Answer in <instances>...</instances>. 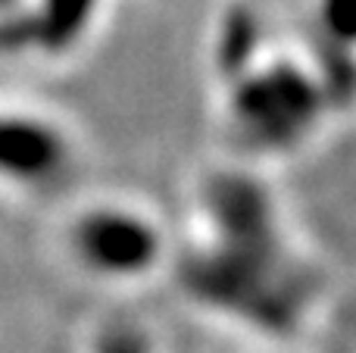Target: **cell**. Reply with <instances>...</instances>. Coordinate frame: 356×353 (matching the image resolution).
Listing matches in <instances>:
<instances>
[{
    "mask_svg": "<svg viewBox=\"0 0 356 353\" xmlns=\"http://www.w3.org/2000/svg\"><path fill=\"white\" fill-rule=\"evenodd\" d=\"M207 238L184 266L188 288L216 310L284 335L309 304V269L282 231L278 206L259 181L219 172L203 188Z\"/></svg>",
    "mask_w": 356,
    "mask_h": 353,
    "instance_id": "obj_1",
    "label": "cell"
},
{
    "mask_svg": "<svg viewBox=\"0 0 356 353\" xmlns=\"http://www.w3.org/2000/svg\"><path fill=\"white\" fill-rule=\"evenodd\" d=\"M232 122L257 147H291L316 125L325 91L309 69L297 63H272L263 69H244L234 75Z\"/></svg>",
    "mask_w": 356,
    "mask_h": 353,
    "instance_id": "obj_2",
    "label": "cell"
},
{
    "mask_svg": "<svg viewBox=\"0 0 356 353\" xmlns=\"http://www.w3.org/2000/svg\"><path fill=\"white\" fill-rule=\"evenodd\" d=\"M69 254L85 272L110 281H135L160 266L166 238L160 222L122 204L88 206L69 225Z\"/></svg>",
    "mask_w": 356,
    "mask_h": 353,
    "instance_id": "obj_3",
    "label": "cell"
},
{
    "mask_svg": "<svg viewBox=\"0 0 356 353\" xmlns=\"http://www.w3.org/2000/svg\"><path fill=\"white\" fill-rule=\"evenodd\" d=\"M66 135L54 122L31 113H0V181L16 188H41L69 166Z\"/></svg>",
    "mask_w": 356,
    "mask_h": 353,
    "instance_id": "obj_4",
    "label": "cell"
},
{
    "mask_svg": "<svg viewBox=\"0 0 356 353\" xmlns=\"http://www.w3.org/2000/svg\"><path fill=\"white\" fill-rule=\"evenodd\" d=\"M97 0H44L38 31L50 47H66L85 31Z\"/></svg>",
    "mask_w": 356,
    "mask_h": 353,
    "instance_id": "obj_5",
    "label": "cell"
},
{
    "mask_svg": "<svg viewBox=\"0 0 356 353\" xmlns=\"http://www.w3.org/2000/svg\"><path fill=\"white\" fill-rule=\"evenodd\" d=\"M94 353H150V344L144 341L141 331L122 325V329L104 331L94 344Z\"/></svg>",
    "mask_w": 356,
    "mask_h": 353,
    "instance_id": "obj_6",
    "label": "cell"
},
{
    "mask_svg": "<svg viewBox=\"0 0 356 353\" xmlns=\"http://www.w3.org/2000/svg\"><path fill=\"white\" fill-rule=\"evenodd\" d=\"M325 28L332 38L350 44L353 38V0H325Z\"/></svg>",
    "mask_w": 356,
    "mask_h": 353,
    "instance_id": "obj_7",
    "label": "cell"
}]
</instances>
